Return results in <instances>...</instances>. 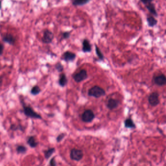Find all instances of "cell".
Returning a JSON list of instances; mask_svg holds the SVG:
<instances>
[{
	"label": "cell",
	"instance_id": "7c38bea8",
	"mask_svg": "<svg viewBox=\"0 0 166 166\" xmlns=\"http://www.w3.org/2000/svg\"><path fill=\"white\" fill-rule=\"evenodd\" d=\"M27 144L31 148H35L39 145L38 142H37L35 136H30L27 139Z\"/></svg>",
	"mask_w": 166,
	"mask_h": 166
},
{
	"label": "cell",
	"instance_id": "4316f807",
	"mask_svg": "<svg viewBox=\"0 0 166 166\" xmlns=\"http://www.w3.org/2000/svg\"><path fill=\"white\" fill-rule=\"evenodd\" d=\"M49 164H50V166H57V163L56 162L55 157H53L50 160Z\"/></svg>",
	"mask_w": 166,
	"mask_h": 166
},
{
	"label": "cell",
	"instance_id": "8fae6325",
	"mask_svg": "<svg viewBox=\"0 0 166 166\" xmlns=\"http://www.w3.org/2000/svg\"><path fill=\"white\" fill-rule=\"evenodd\" d=\"M3 40L4 42L10 44V45H14L16 39L11 34H5L3 37Z\"/></svg>",
	"mask_w": 166,
	"mask_h": 166
},
{
	"label": "cell",
	"instance_id": "d6986e66",
	"mask_svg": "<svg viewBox=\"0 0 166 166\" xmlns=\"http://www.w3.org/2000/svg\"><path fill=\"white\" fill-rule=\"evenodd\" d=\"M90 1V0H73L72 4L74 6H82L87 4Z\"/></svg>",
	"mask_w": 166,
	"mask_h": 166
},
{
	"label": "cell",
	"instance_id": "9a60e30c",
	"mask_svg": "<svg viewBox=\"0 0 166 166\" xmlns=\"http://www.w3.org/2000/svg\"><path fill=\"white\" fill-rule=\"evenodd\" d=\"M147 9H148L149 12L153 15L154 17H157L158 16L157 11L156 10L155 5L153 3H150L149 4L145 5Z\"/></svg>",
	"mask_w": 166,
	"mask_h": 166
},
{
	"label": "cell",
	"instance_id": "8992f818",
	"mask_svg": "<svg viewBox=\"0 0 166 166\" xmlns=\"http://www.w3.org/2000/svg\"><path fill=\"white\" fill-rule=\"evenodd\" d=\"M88 77L86 70L85 69L81 70L79 72L75 74L73 78L74 79V81L77 83H79L81 82H83L86 79H87Z\"/></svg>",
	"mask_w": 166,
	"mask_h": 166
},
{
	"label": "cell",
	"instance_id": "603a6c76",
	"mask_svg": "<svg viewBox=\"0 0 166 166\" xmlns=\"http://www.w3.org/2000/svg\"><path fill=\"white\" fill-rule=\"evenodd\" d=\"M10 129L11 130L15 131V130H20L21 131H24V127H23L21 125H16V124H11Z\"/></svg>",
	"mask_w": 166,
	"mask_h": 166
},
{
	"label": "cell",
	"instance_id": "2e32d148",
	"mask_svg": "<svg viewBox=\"0 0 166 166\" xmlns=\"http://www.w3.org/2000/svg\"><path fill=\"white\" fill-rule=\"evenodd\" d=\"M124 126L125 128L128 129H135L136 128V124L133 119L130 118L126 119L124 121Z\"/></svg>",
	"mask_w": 166,
	"mask_h": 166
},
{
	"label": "cell",
	"instance_id": "ba28073f",
	"mask_svg": "<svg viewBox=\"0 0 166 166\" xmlns=\"http://www.w3.org/2000/svg\"><path fill=\"white\" fill-rule=\"evenodd\" d=\"M153 82L156 85L159 86L165 85L166 83V78L165 75L160 74L153 78Z\"/></svg>",
	"mask_w": 166,
	"mask_h": 166
},
{
	"label": "cell",
	"instance_id": "484cf974",
	"mask_svg": "<svg viewBox=\"0 0 166 166\" xmlns=\"http://www.w3.org/2000/svg\"><path fill=\"white\" fill-rule=\"evenodd\" d=\"M70 34H71V32H65L62 33V37L64 39H67L70 37Z\"/></svg>",
	"mask_w": 166,
	"mask_h": 166
},
{
	"label": "cell",
	"instance_id": "7a4b0ae2",
	"mask_svg": "<svg viewBox=\"0 0 166 166\" xmlns=\"http://www.w3.org/2000/svg\"><path fill=\"white\" fill-rule=\"evenodd\" d=\"M88 95L89 96L98 99L106 95V92L102 87L99 86H94L88 90Z\"/></svg>",
	"mask_w": 166,
	"mask_h": 166
},
{
	"label": "cell",
	"instance_id": "f1b7e54d",
	"mask_svg": "<svg viewBox=\"0 0 166 166\" xmlns=\"http://www.w3.org/2000/svg\"><path fill=\"white\" fill-rule=\"evenodd\" d=\"M4 50V45L1 44H0V56H1L3 54Z\"/></svg>",
	"mask_w": 166,
	"mask_h": 166
},
{
	"label": "cell",
	"instance_id": "5b68a950",
	"mask_svg": "<svg viewBox=\"0 0 166 166\" xmlns=\"http://www.w3.org/2000/svg\"><path fill=\"white\" fill-rule=\"evenodd\" d=\"M148 101L150 105L153 107L157 106L160 103L159 95L156 92L152 93L149 96Z\"/></svg>",
	"mask_w": 166,
	"mask_h": 166
},
{
	"label": "cell",
	"instance_id": "277c9868",
	"mask_svg": "<svg viewBox=\"0 0 166 166\" xmlns=\"http://www.w3.org/2000/svg\"><path fill=\"white\" fill-rule=\"evenodd\" d=\"M95 118V113L91 110H86L82 114V120L85 123L91 122Z\"/></svg>",
	"mask_w": 166,
	"mask_h": 166
},
{
	"label": "cell",
	"instance_id": "30bf717a",
	"mask_svg": "<svg viewBox=\"0 0 166 166\" xmlns=\"http://www.w3.org/2000/svg\"><path fill=\"white\" fill-rule=\"evenodd\" d=\"M119 103H120V102L119 100L111 98L108 100L107 107L110 110H113L119 107Z\"/></svg>",
	"mask_w": 166,
	"mask_h": 166
},
{
	"label": "cell",
	"instance_id": "83f0119b",
	"mask_svg": "<svg viewBox=\"0 0 166 166\" xmlns=\"http://www.w3.org/2000/svg\"><path fill=\"white\" fill-rule=\"evenodd\" d=\"M153 0H140L141 3H142L144 5H146L147 4H149L150 3L153 2Z\"/></svg>",
	"mask_w": 166,
	"mask_h": 166
},
{
	"label": "cell",
	"instance_id": "cb8c5ba5",
	"mask_svg": "<svg viewBox=\"0 0 166 166\" xmlns=\"http://www.w3.org/2000/svg\"><path fill=\"white\" fill-rule=\"evenodd\" d=\"M55 68L59 73L62 72L63 71V69H64L63 65L60 62H58L55 65Z\"/></svg>",
	"mask_w": 166,
	"mask_h": 166
},
{
	"label": "cell",
	"instance_id": "f546056e",
	"mask_svg": "<svg viewBox=\"0 0 166 166\" xmlns=\"http://www.w3.org/2000/svg\"><path fill=\"white\" fill-rule=\"evenodd\" d=\"M3 78L2 76H0V86H1L3 84Z\"/></svg>",
	"mask_w": 166,
	"mask_h": 166
},
{
	"label": "cell",
	"instance_id": "9c48e42d",
	"mask_svg": "<svg viewBox=\"0 0 166 166\" xmlns=\"http://www.w3.org/2000/svg\"><path fill=\"white\" fill-rule=\"evenodd\" d=\"M76 58V55L70 51H66L62 55V59L66 62H72Z\"/></svg>",
	"mask_w": 166,
	"mask_h": 166
},
{
	"label": "cell",
	"instance_id": "4fadbf2b",
	"mask_svg": "<svg viewBox=\"0 0 166 166\" xmlns=\"http://www.w3.org/2000/svg\"><path fill=\"white\" fill-rule=\"evenodd\" d=\"M92 50V46L88 40L85 39L82 42V51L84 53H89Z\"/></svg>",
	"mask_w": 166,
	"mask_h": 166
},
{
	"label": "cell",
	"instance_id": "ffe728a7",
	"mask_svg": "<svg viewBox=\"0 0 166 166\" xmlns=\"http://www.w3.org/2000/svg\"><path fill=\"white\" fill-rule=\"evenodd\" d=\"M27 151V148L24 145H18L16 148V152L18 154H25Z\"/></svg>",
	"mask_w": 166,
	"mask_h": 166
},
{
	"label": "cell",
	"instance_id": "52a82bcc",
	"mask_svg": "<svg viewBox=\"0 0 166 166\" xmlns=\"http://www.w3.org/2000/svg\"><path fill=\"white\" fill-rule=\"evenodd\" d=\"M54 36L53 33L51 31L46 29L44 31V35L42 36V42L46 44L51 43L54 39Z\"/></svg>",
	"mask_w": 166,
	"mask_h": 166
},
{
	"label": "cell",
	"instance_id": "3957f363",
	"mask_svg": "<svg viewBox=\"0 0 166 166\" xmlns=\"http://www.w3.org/2000/svg\"><path fill=\"white\" fill-rule=\"evenodd\" d=\"M83 152L82 150L79 149H72L70 152V157L71 159L74 161H79L83 158Z\"/></svg>",
	"mask_w": 166,
	"mask_h": 166
},
{
	"label": "cell",
	"instance_id": "6da1fadb",
	"mask_svg": "<svg viewBox=\"0 0 166 166\" xmlns=\"http://www.w3.org/2000/svg\"><path fill=\"white\" fill-rule=\"evenodd\" d=\"M21 103L23 105V112L25 116L31 119H42L41 115L35 112L30 106L27 105L24 102H21Z\"/></svg>",
	"mask_w": 166,
	"mask_h": 166
},
{
	"label": "cell",
	"instance_id": "44dd1931",
	"mask_svg": "<svg viewBox=\"0 0 166 166\" xmlns=\"http://www.w3.org/2000/svg\"><path fill=\"white\" fill-rule=\"evenodd\" d=\"M30 92L31 94L33 96H37L41 92V89L39 86H34L32 88Z\"/></svg>",
	"mask_w": 166,
	"mask_h": 166
},
{
	"label": "cell",
	"instance_id": "5bb4252c",
	"mask_svg": "<svg viewBox=\"0 0 166 166\" xmlns=\"http://www.w3.org/2000/svg\"><path fill=\"white\" fill-rule=\"evenodd\" d=\"M68 83V79L66 75L64 73H62L59 75V84L61 87H64L67 85Z\"/></svg>",
	"mask_w": 166,
	"mask_h": 166
},
{
	"label": "cell",
	"instance_id": "d4e9b609",
	"mask_svg": "<svg viewBox=\"0 0 166 166\" xmlns=\"http://www.w3.org/2000/svg\"><path fill=\"white\" fill-rule=\"evenodd\" d=\"M65 136H66V135L64 133H62L59 135L58 136H57V138H56V140H57V142H61V141H62V140L64 139Z\"/></svg>",
	"mask_w": 166,
	"mask_h": 166
},
{
	"label": "cell",
	"instance_id": "7402d4cb",
	"mask_svg": "<svg viewBox=\"0 0 166 166\" xmlns=\"http://www.w3.org/2000/svg\"><path fill=\"white\" fill-rule=\"evenodd\" d=\"M95 49H96V55L98 56L99 59L101 61H103L104 58V56L100 51V49L98 47V46L96 45H95Z\"/></svg>",
	"mask_w": 166,
	"mask_h": 166
},
{
	"label": "cell",
	"instance_id": "4dcf8cb0",
	"mask_svg": "<svg viewBox=\"0 0 166 166\" xmlns=\"http://www.w3.org/2000/svg\"><path fill=\"white\" fill-rule=\"evenodd\" d=\"M1 1H0V9H1Z\"/></svg>",
	"mask_w": 166,
	"mask_h": 166
},
{
	"label": "cell",
	"instance_id": "ac0fdd59",
	"mask_svg": "<svg viewBox=\"0 0 166 166\" xmlns=\"http://www.w3.org/2000/svg\"><path fill=\"white\" fill-rule=\"evenodd\" d=\"M55 149L54 148H49L47 150H44V157L46 159H48L53 155V153L55 152Z\"/></svg>",
	"mask_w": 166,
	"mask_h": 166
},
{
	"label": "cell",
	"instance_id": "e0dca14e",
	"mask_svg": "<svg viewBox=\"0 0 166 166\" xmlns=\"http://www.w3.org/2000/svg\"><path fill=\"white\" fill-rule=\"evenodd\" d=\"M147 21L148 23V25L151 27H154L158 23V21L153 16H149L147 18Z\"/></svg>",
	"mask_w": 166,
	"mask_h": 166
}]
</instances>
